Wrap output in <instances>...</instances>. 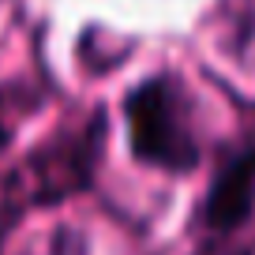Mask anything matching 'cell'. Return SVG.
I'll return each mask as SVG.
<instances>
[{"instance_id": "2", "label": "cell", "mask_w": 255, "mask_h": 255, "mask_svg": "<svg viewBox=\"0 0 255 255\" xmlns=\"http://www.w3.org/2000/svg\"><path fill=\"white\" fill-rule=\"evenodd\" d=\"M252 199H255V146L237 154L214 176L210 195H207V222L222 233L237 229V225H244L248 210H252Z\"/></svg>"}, {"instance_id": "1", "label": "cell", "mask_w": 255, "mask_h": 255, "mask_svg": "<svg viewBox=\"0 0 255 255\" xmlns=\"http://www.w3.org/2000/svg\"><path fill=\"white\" fill-rule=\"evenodd\" d=\"M131 154L143 165L165 173H188L199 165V146L191 135L188 98L173 75H150L124 98Z\"/></svg>"}]
</instances>
